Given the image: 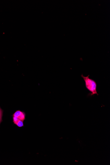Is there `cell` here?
Wrapping results in <instances>:
<instances>
[{
  "label": "cell",
  "instance_id": "1",
  "mask_svg": "<svg viewBox=\"0 0 110 165\" xmlns=\"http://www.w3.org/2000/svg\"><path fill=\"white\" fill-rule=\"evenodd\" d=\"M89 75L87 76H83V74L81 75V77L83 78L85 82L86 88L91 92L89 95L91 96L95 94L98 95L97 91V83L95 81L89 78Z\"/></svg>",
  "mask_w": 110,
  "mask_h": 165
},
{
  "label": "cell",
  "instance_id": "2",
  "mask_svg": "<svg viewBox=\"0 0 110 165\" xmlns=\"http://www.w3.org/2000/svg\"><path fill=\"white\" fill-rule=\"evenodd\" d=\"M13 116L18 118L19 120L24 121L26 119V114L24 112L20 110H17L13 115Z\"/></svg>",
  "mask_w": 110,
  "mask_h": 165
},
{
  "label": "cell",
  "instance_id": "3",
  "mask_svg": "<svg viewBox=\"0 0 110 165\" xmlns=\"http://www.w3.org/2000/svg\"><path fill=\"white\" fill-rule=\"evenodd\" d=\"M13 122L14 124L16 125L18 127H22L24 126V121L19 120L16 117H13Z\"/></svg>",
  "mask_w": 110,
  "mask_h": 165
},
{
  "label": "cell",
  "instance_id": "4",
  "mask_svg": "<svg viewBox=\"0 0 110 165\" xmlns=\"http://www.w3.org/2000/svg\"><path fill=\"white\" fill-rule=\"evenodd\" d=\"M3 111L2 109L0 108V124L2 120V116H3Z\"/></svg>",
  "mask_w": 110,
  "mask_h": 165
}]
</instances>
